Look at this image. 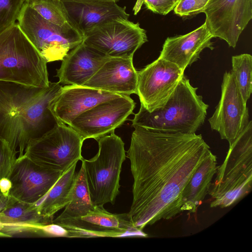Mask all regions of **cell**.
Segmentation results:
<instances>
[{"label":"cell","instance_id":"6da1fadb","mask_svg":"<svg viewBox=\"0 0 252 252\" xmlns=\"http://www.w3.org/2000/svg\"><path fill=\"white\" fill-rule=\"evenodd\" d=\"M134 128L127 151L133 179L127 215L143 230L182 212L183 190L211 150L201 134Z\"/></svg>","mask_w":252,"mask_h":252},{"label":"cell","instance_id":"7a4b0ae2","mask_svg":"<svg viewBox=\"0 0 252 252\" xmlns=\"http://www.w3.org/2000/svg\"><path fill=\"white\" fill-rule=\"evenodd\" d=\"M63 86L50 82L46 88L0 81V138L19 154L29 142L59 123L48 108Z\"/></svg>","mask_w":252,"mask_h":252},{"label":"cell","instance_id":"3957f363","mask_svg":"<svg viewBox=\"0 0 252 252\" xmlns=\"http://www.w3.org/2000/svg\"><path fill=\"white\" fill-rule=\"evenodd\" d=\"M184 75L165 103L151 112L140 104L132 126L194 133L203 124L209 105Z\"/></svg>","mask_w":252,"mask_h":252},{"label":"cell","instance_id":"277c9868","mask_svg":"<svg viewBox=\"0 0 252 252\" xmlns=\"http://www.w3.org/2000/svg\"><path fill=\"white\" fill-rule=\"evenodd\" d=\"M217 175L208 194L210 207H228L245 197L252 189V122L229 144L223 163L218 166Z\"/></svg>","mask_w":252,"mask_h":252},{"label":"cell","instance_id":"5b68a950","mask_svg":"<svg viewBox=\"0 0 252 252\" xmlns=\"http://www.w3.org/2000/svg\"><path fill=\"white\" fill-rule=\"evenodd\" d=\"M47 63L17 23L0 33V81L48 87Z\"/></svg>","mask_w":252,"mask_h":252},{"label":"cell","instance_id":"8992f818","mask_svg":"<svg viewBox=\"0 0 252 252\" xmlns=\"http://www.w3.org/2000/svg\"><path fill=\"white\" fill-rule=\"evenodd\" d=\"M96 140V155L81 161L92 202L94 206H103L107 203L114 204L120 193V175L126 154L124 142L114 131Z\"/></svg>","mask_w":252,"mask_h":252},{"label":"cell","instance_id":"52a82bcc","mask_svg":"<svg viewBox=\"0 0 252 252\" xmlns=\"http://www.w3.org/2000/svg\"><path fill=\"white\" fill-rule=\"evenodd\" d=\"M17 23L47 63L62 61L84 40L83 34L76 28H62L47 21L27 2Z\"/></svg>","mask_w":252,"mask_h":252},{"label":"cell","instance_id":"ba28073f","mask_svg":"<svg viewBox=\"0 0 252 252\" xmlns=\"http://www.w3.org/2000/svg\"><path fill=\"white\" fill-rule=\"evenodd\" d=\"M83 141L72 127L59 123L41 136L31 140L24 155L43 166L63 173L83 158Z\"/></svg>","mask_w":252,"mask_h":252},{"label":"cell","instance_id":"9c48e42d","mask_svg":"<svg viewBox=\"0 0 252 252\" xmlns=\"http://www.w3.org/2000/svg\"><path fill=\"white\" fill-rule=\"evenodd\" d=\"M148 41L146 31L138 23L118 18L106 22L84 35L83 42L109 58H133Z\"/></svg>","mask_w":252,"mask_h":252},{"label":"cell","instance_id":"30bf717a","mask_svg":"<svg viewBox=\"0 0 252 252\" xmlns=\"http://www.w3.org/2000/svg\"><path fill=\"white\" fill-rule=\"evenodd\" d=\"M52 222L66 229L69 237H147L143 230L135 227L127 214H112L103 206H94L85 215L78 218L55 219Z\"/></svg>","mask_w":252,"mask_h":252},{"label":"cell","instance_id":"8fae6325","mask_svg":"<svg viewBox=\"0 0 252 252\" xmlns=\"http://www.w3.org/2000/svg\"><path fill=\"white\" fill-rule=\"evenodd\" d=\"M135 104L129 95H122L101 102L81 113L69 126L84 141L88 138L96 140L123 125L133 114Z\"/></svg>","mask_w":252,"mask_h":252},{"label":"cell","instance_id":"7c38bea8","mask_svg":"<svg viewBox=\"0 0 252 252\" xmlns=\"http://www.w3.org/2000/svg\"><path fill=\"white\" fill-rule=\"evenodd\" d=\"M214 37L235 48L239 36L252 19V0H210L201 11Z\"/></svg>","mask_w":252,"mask_h":252},{"label":"cell","instance_id":"4fadbf2b","mask_svg":"<svg viewBox=\"0 0 252 252\" xmlns=\"http://www.w3.org/2000/svg\"><path fill=\"white\" fill-rule=\"evenodd\" d=\"M184 75L177 65L159 57L137 71L136 94L140 104L149 112L161 107Z\"/></svg>","mask_w":252,"mask_h":252},{"label":"cell","instance_id":"5bb4252c","mask_svg":"<svg viewBox=\"0 0 252 252\" xmlns=\"http://www.w3.org/2000/svg\"><path fill=\"white\" fill-rule=\"evenodd\" d=\"M221 88L220 100L208 122L229 145L250 121L249 109L231 71L224 73Z\"/></svg>","mask_w":252,"mask_h":252},{"label":"cell","instance_id":"9a60e30c","mask_svg":"<svg viewBox=\"0 0 252 252\" xmlns=\"http://www.w3.org/2000/svg\"><path fill=\"white\" fill-rule=\"evenodd\" d=\"M63 172L43 166L23 155L17 157L8 177L9 196L37 204L56 183Z\"/></svg>","mask_w":252,"mask_h":252},{"label":"cell","instance_id":"2e32d148","mask_svg":"<svg viewBox=\"0 0 252 252\" xmlns=\"http://www.w3.org/2000/svg\"><path fill=\"white\" fill-rule=\"evenodd\" d=\"M121 95L83 86L65 85L50 101L48 108L59 122L69 126L81 113Z\"/></svg>","mask_w":252,"mask_h":252},{"label":"cell","instance_id":"e0dca14e","mask_svg":"<svg viewBox=\"0 0 252 252\" xmlns=\"http://www.w3.org/2000/svg\"><path fill=\"white\" fill-rule=\"evenodd\" d=\"M68 17L83 35L106 22L128 19L125 7L114 1L104 0H61Z\"/></svg>","mask_w":252,"mask_h":252},{"label":"cell","instance_id":"ac0fdd59","mask_svg":"<svg viewBox=\"0 0 252 252\" xmlns=\"http://www.w3.org/2000/svg\"><path fill=\"white\" fill-rule=\"evenodd\" d=\"M83 86L130 96L137 94L133 58H109Z\"/></svg>","mask_w":252,"mask_h":252},{"label":"cell","instance_id":"d6986e66","mask_svg":"<svg viewBox=\"0 0 252 252\" xmlns=\"http://www.w3.org/2000/svg\"><path fill=\"white\" fill-rule=\"evenodd\" d=\"M214 38L204 22L194 30L183 35L168 37L165 40L159 58L177 65L185 71L196 62L205 48L214 49Z\"/></svg>","mask_w":252,"mask_h":252},{"label":"cell","instance_id":"ffe728a7","mask_svg":"<svg viewBox=\"0 0 252 252\" xmlns=\"http://www.w3.org/2000/svg\"><path fill=\"white\" fill-rule=\"evenodd\" d=\"M108 58L83 41L63 58L56 76L61 84L83 86Z\"/></svg>","mask_w":252,"mask_h":252},{"label":"cell","instance_id":"44dd1931","mask_svg":"<svg viewBox=\"0 0 252 252\" xmlns=\"http://www.w3.org/2000/svg\"><path fill=\"white\" fill-rule=\"evenodd\" d=\"M52 221L40 214L36 204L13 198L0 212V231L9 237L26 234L42 236L44 226Z\"/></svg>","mask_w":252,"mask_h":252},{"label":"cell","instance_id":"7402d4cb","mask_svg":"<svg viewBox=\"0 0 252 252\" xmlns=\"http://www.w3.org/2000/svg\"><path fill=\"white\" fill-rule=\"evenodd\" d=\"M217 158L211 151L194 171L182 194V212L195 213L208 194L217 169Z\"/></svg>","mask_w":252,"mask_h":252},{"label":"cell","instance_id":"603a6c76","mask_svg":"<svg viewBox=\"0 0 252 252\" xmlns=\"http://www.w3.org/2000/svg\"><path fill=\"white\" fill-rule=\"evenodd\" d=\"M77 163H74L63 173L47 193L36 204L38 211L45 218L53 220L54 215L68 204Z\"/></svg>","mask_w":252,"mask_h":252},{"label":"cell","instance_id":"cb8c5ba5","mask_svg":"<svg viewBox=\"0 0 252 252\" xmlns=\"http://www.w3.org/2000/svg\"><path fill=\"white\" fill-rule=\"evenodd\" d=\"M94 207L90 197L84 167L82 164L79 171L75 175L69 202L65 206L64 211L56 219L81 217Z\"/></svg>","mask_w":252,"mask_h":252},{"label":"cell","instance_id":"d4e9b609","mask_svg":"<svg viewBox=\"0 0 252 252\" xmlns=\"http://www.w3.org/2000/svg\"><path fill=\"white\" fill-rule=\"evenodd\" d=\"M231 72L241 94L247 102L252 92V57L245 53L232 57Z\"/></svg>","mask_w":252,"mask_h":252},{"label":"cell","instance_id":"484cf974","mask_svg":"<svg viewBox=\"0 0 252 252\" xmlns=\"http://www.w3.org/2000/svg\"><path fill=\"white\" fill-rule=\"evenodd\" d=\"M28 3L47 21L62 28H75L69 20L61 0H31Z\"/></svg>","mask_w":252,"mask_h":252},{"label":"cell","instance_id":"4316f807","mask_svg":"<svg viewBox=\"0 0 252 252\" xmlns=\"http://www.w3.org/2000/svg\"><path fill=\"white\" fill-rule=\"evenodd\" d=\"M25 0H0V33L17 23Z\"/></svg>","mask_w":252,"mask_h":252},{"label":"cell","instance_id":"83f0119b","mask_svg":"<svg viewBox=\"0 0 252 252\" xmlns=\"http://www.w3.org/2000/svg\"><path fill=\"white\" fill-rule=\"evenodd\" d=\"M8 143L0 138V180L8 178L17 157Z\"/></svg>","mask_w":252,"mask_h":252},{"label":"cell","instance_id":"f1b7e54d","mask_svg":"<svg viewBox=\"0 0 252 252\" xmlns=\"http://www.w3.org/2000/svg\"><path fill=\"white\" fill-rule=\"evenodd\" d=\"M180 0H137L133 8L134 14L136 15L143 4L153 13L165 15L173 10Z\"/></svg>","mask_w":252,"mask_h":252},{"label":"cell","instance_id":"f546056e","mask_svg":"<svg viewBox=\"0 0 252 252\" xmlns=\"http://www.w3.org/2000/svg\"><path fill=\"white\" fill-rule=\"evenodd\" d=\"M210 0H180L174 7V13L181 17L190 16L201 13Z\"/></svg>","mask_w":252,"mask_h":252},{"label":"cell","instance_id":"4dcf8cb0","mask_svg":"<svg viewBox=\"0 0 252 252\" xmlns=\"http://www.w3.org/2000/svg\"><path fill=\"white\" fill-rule=\"evenodd\" d=\"M42 236L69 237V233L68 231L63 226L52 222L44 226Z\"/></svg>","mask_w":252,"mask_h":252},{"label":"cell","instance_id":"1f68e13d","mask_svg":"<svg viewBox=\"0 0 252 252\" xmlns=\"http://www.w3.org/2000/svg\"><path fill=\"white\" fill-rule=\"evenodd\" d=\"M11 187V182L8 178H3L0 180V190L5 195L9 196Z\"/></svg>","mask_w":252,"mask_h":252},{"label":"cell","instance_id":"d6a6232c","mask_svg":"<svg viewBox=\"0 0 252 252\" xmlns=\"http://www.w3.org/2000/svg\"><path fill=\"white\" fill-rule=\"evenodd\" d=\"M13 198L10 196H6L0 190V212L6 207Z\"/></svg>","mask_w":252,"mask_h":252},{"label":"cell","instance_id":"836d02e7","mask_svg":"<svg viewBox=\"0 0 252 252\" xmlns=\"http://www.w3.org/2000/svg\"><path fill=\"white\" fill-rule=\"evenodd\" d=\"M0 237H9L6 234L0 231Z\"/></svg>","mask_w":252,"mask_h":252},{"label":"cell","instance_id":"e575fe53","mask_svg":"<svg viewBox=\"0 0 252 252\" xmlns=\"http://www.w3.org/2000/svg\"><path fill=\"white\" fill-rule=\"evenodd\" d=\"M109 0V1H115V2H117L119 0Z\"/></svg>","mask_w":252,"mask_h":252},{"label":"cell","instance_id":"d590c367","mask_svg":"<svg viewBox=\"0 0 252 252\" xmlns=\"http://www.w3.org/2000/svg\"><path fill=\"white\" fill-rule=\"evenodd\" d=\"M31 0H25V1H26V2H29L30 1H31Z\"/></svg>","mask_w":252,"mask_h":252}]
</instances>
